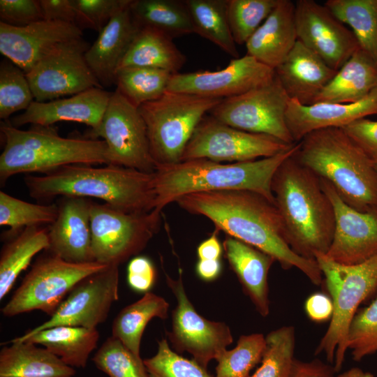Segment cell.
I'll list each match as a JSON object with an SVG mask.
<instances>
[{"label": "cell", "instance_id": "27", "mask_svg": "<svg viewBox=\"0 0 377 377\" xmlns=\"http://www.w3.org/2000/svg\"><path fill=\"white\" fill-rule=\"evenodd\" d=\"M138 30L128 6L111 19L86 52L87 63L103 87L114 84L117 70Z\"/></svg>", "mask_w": 377, "mask_h": 377}, {"label": "cell", "instance_id": "26", "mask_svg": "<svg viewBox=\"0 0 377 377\" xmlns=\"http://www.w3.org/2000/svg\"><path fill=\"white\" fill-rule=\"evenodd\" d=\"M225 257L244 293L263 317L269 313L268 274L275 259L269 254L227 235L223 242Z\"/></svg>", "mask_w": 377, "mask_h": 377}, {"label": "cell", "instance_id": "41", "mask_svg": "<svg viewBox=\"0 0 377 377\" xmlns=\"http://www.w3.org/2000/svg\"><path fill=\"white\" fill-rule=\"evenodd\" d=\"M279 0H227L228 22L236 44L245 45Z\"/></svg>", "mask_w": 377, "mask_h": 377}, {"label": "cell", "instance_id": "8", "mask_svg": "<svg viewBox=\"0 0 377 377\" xmlns=\"http://www.w3.org/2000/svg\"><path fill=\"white\" fill-rule=\"evenodd\" d=\"M221 100L166 91L158 99L138 108L156 167L181 161L197 126Z\"/></svg>", "mask_w": 377, "mask_h": 377}, {"label": "cell", "instance_id": "31", "mask_svg": "<svg viewBox=\"0 0 377 377\" xmlns=\"http://www.w3.org/2000/svg\"><path fill=\"white\" fill-rule=\"evenodd\" d=\"M186 61V56L175 45L173 39L154 29L140 28L117 71L126 67H149L175 74Z\"/></svg>", "mask_w": 377, "mask_h": 377}, {"label": "cell", "instance_id": "30", "mask_svg": "<svg viewBox=\"0 0 377 377\" xmlns=\"http://www.w3.org/2000/svg\"><path fill=\"white\" fill-rule=\"evenodd\" d=\"M0 351V377H73L75 370L45 348L10 341Z\"/></svg>", "mask_w": 377, "mask_h": 377}, {"label": "cell", "instance_id": "7", "mask_svg": "<svg viewBox=\"0 0 377 377\" xmlns=\"http://www.w3.org/2000/svg\"><path fill=\"white\" fill-rule=\"evenodd\" d=\"M315 259L334 304L332 317L315 354H324L338 372L348 350L350 323L360 304L377 290V254L353 265L337 263L323 253L316 254Z\"/></svg>", "mask_w": 377, "mask_h": 377}, {"label": "cell", "instance_id": "15", "mask_svg": "<svg viewBox=\"0 0 377 377\" xmlns=\"http://www.w3.org/2000/svg\"><path fill=\"white\" fill-rule=\"evenodd\" d=\"M182 273L179 267V278L175 280L164 270L167 285L177 301L168 336L176 351L188 352L207 369L209 362L216 360L232 343L233 337L227 324L209 320L197 312L185 292Z\"/></svg>", "mask_w": 377, "mask_h": 377}, {"label": "cell", "instance_id": "4", "mask_svg": "<svg viewBox=\"0 0 377 377\" xmlns=\"http://www.w3.org/2000/svg\"><path fill=\"white\" fill-rule=\"evenodd\" d=\"M298 147L297 142L276 155L251 161L223 163L198 158L158 165L154 172V209L162 212L169 203L186 194L221 191H253L274 204L272 177Z\"/></svg>", "mask_w": 377, "mask_h": 377}, {"label": "cell", "instance_id": "40", "mask_svg": "<svg viewBox=\"0 0 377 377\" xmlns=\"http://www.w3.org/2000/svg\"><path fill=\"white\" fill-rule=\"evenodd\" d=\"M265 348V337L254 333L242 335L236 346L226 350L218 358L215 377H249L260 362Z\"/></svg>", "mask_w": 377, "mask_h": 377}, {"label": "cell", "instance_id": "55", "mask_svg": "<svg viewBox=\"0 0 377 377\" xmlns=\"http://www.w3.org/2000/svg\"><path fill=\"white\" fill-rule=\"evenodd\" d=\"M334 377H374V375L368 371H364L358 367L351 368Z\"/></svg>", "mask_w": 377, "mask_h": 377}, {"label": "cell", "instance_id": "5", "mask_svg": "<svg viewBox=\"0 0 377 377\" xmlns=\"http://www.w3.org/2000/svg\"><path fill=\"white\" fill-rule=\"evenodd\" d=\"M295 157L329 182L351 207L377 213V172L374 163L342 128L314 131L299 142Z\"/></svg>", "mask_w": 377, "mask_h": 377}, {"label": "cell", "instance_id": "56", "mask_svg": "<svg viewBox=\"0 0 377 377\" xmlns=\"http://www.w3.org/2000/svg\"><path fill=\"white\" fill-rule=\"evenodd\" d=\"M374 167H375L376 171L377 172V163H374Z\"/></svg>", "mask_w": 377, "mask_h": 377}, {"label": "cell", "instance_id": "3", "mask_svg": "<svg viewBox=\"0 0 377 377\" xmlns=\"http://www.w3.org/2000/svg\"><path fill=\"white\" fill-rule=\"evenodd\" d=\"M24 183L29 195L38 200L96 198L126 212H148L155 207L154 172L112 164L67 165L41 176L28 175Z\"/></svg>", "mask_w": 377, "mask_h": 377}, {"label": "cell", "instance_id": "22", "mask_svg": "<svg viewBox=\"0 0 377 377\" xmlns=\"http://www.w3.org/2000/svg\"><path fill=\"white\" fill-rule=\"evenodd\" d=\"M112 92L91 88L67 98L38 102L34 101L22 114L14 117L12 124L52 126L59 121H74L96 128L103 118Z\"/></svg>", "mask_w": 377, "mask_h": 377}, {"label": "cell", "instance_id": "32", "mask_svg": "<svg viewBox=\"0 0 377 377\" xmlns=\"http://www.w3.org/2000/svg\"><path fill=\"white\" fill-rule=\"evenodd\" d=\"M0 254V300L9 293L32 258L49 247L48 229L41 226L24 228L3 239Z\"/></svg>", "mask_w": 377, "mask_h": 377}, {"label": "cell", "instance_id": "14", "mask_svg": "<svg viewBox=\"0 0 377 377\" xmlns=\"http://www.w3.org/2000/svg\"><path fill=\"white\" fill-rule=\"evenodd\" d=\"M90 47L82 37L53 47L26 73L34 99L46 102L91 88H103L85 59Z\"/></svg>", "mask_w": 377, "mask_h": 377}, {"label": "cell", "instance_id": "45", "mask_svg": "<svg viewBox=\"0 0 377 377\" xmlns=\"http://www.w3.org/2000/svg\"><path fill=\"white\" fill-rule=\"evenodd\" d=\"M347 341L355 361L377 353V295L357 311L349 326Z\"/></svg>", "mask_w": 377, "mask_h": 377}, {"label": "cell", "instance_id": "42", "mask_svg": "<svg viewBox=\"0 0 377 377\" xmlns=\"http://www.w3.org/2000/svg\"><path fill=\"white\" fill-rule=\"evenodd\" d=\"M34 97L26 73L7 58L0 63V118L4 121L13 113L26 110Z\"/></svg>", "mask_w": 377, "mask_h": 377}, {"label": "cell", "instance_id": "48", "mask_svg": "<svg viewBox=\"0 0 377 377\" xmlns=\"http://www.w3.org/2000/svg\"><path fill=\"white\" fill-rule=\"evenodd\" d=\"M342 128L374 163H377V120L362 118Z\"/></svg>", "mask_w": 377, "mask_h": 377}, {"label": "cell", "instance_id": "12", "mask_svg": "<svg viewBox=\"0 0 377 377\" xmlns=\"http://www.w3.org/2000/svg\"><path fill=\"white\" fill-rule=\"evenodd\" d=\"M88 136L103 139L108 164L154 172L145 122L138 108L117 90L112 92L99 126Z\"/></svg>", "mask_w": 377, "mask_h": 377}, {"label": "cell", "instance_id": "47", "mask_svg": "<svg viewBox=\"0 0 377 377\" xmlns=\"http://www.w3.org/2000/svg\"><path fill=\"white\" fill-rule=\"evenodd\" d=\"M44 20L39 0H1L0 22L22 27Z\"/></svg>", "mask_w": 377, "mask_h": 377}, {"label": "cell", "instance_id": "18", "mask_svg": "<svg viewBox=\"0 0 377 377\" xmlns=\"http://www.w3.org/2000/svg\"><path fill=\"white\" fill-rule=\"evenodd\" d=\"M295 20L297 40L336 71L360 48L352 31L314 0L295 2Z\"/></svg>", "mask_w": 377, "mask_h": 377}, {"label": "cell", "instance_id": "2", "mask_svg": "<svg viewBox=\"0 0 377 377\" xmlns=\"http://www.w3.org/2000/svg\"><path fill=\"white\" fill-rule=\"evenodd\" d=\"M294 154L276 170L271 189L289 246L300 256L316 260V255L325 254L331 244L334 210L320 177Z\"/></svg>", "mask_w": 377, "mask_h": 377}, {"label": "cell", "instance_id": "34", "mask_svg": "<svg viewBox=\"0 0 377 377\" xmlns=\"http://www.w3.org/2000/svg\"><path fill=\"white\" fill-rule=\"evenodd\" d=\"M169 304L163 297L147 292L119 312L112 323L111 336L140 357V341L147 325L154 318L166 319Z\"/></svg>", "mask_w": 377, "mask_h": 377}, {"label": "cell", "instance_id": "9", "mask_svg": "<svg viewBox=\"0 0 377 377\" xmlns=\"http://www.w3.org/2000/svg\"><path fill=\"white\" fill-rule=\"evenodd\" d=\"M161 212H126L108 204L92 202L90 211L94 261L118 266L136 256L158 232Z\"/></svg>", "mask_w": 377, "mask_h": 377}, {"label": "cell", "instance_id": "50", "mask_svg": "<svg viewBox=\"0 0 377 377\" xmlns=\"http://www.w3.org/2000/svg\"><path fill=\"white\" fill-rule=\"evenodd\" d=\"M44 20L72 24L83 30L82 15L73 0H39Z\"/></svg>", "mask_w": 377, "mask_h": 377}, {"label": "cell", "instance_id": "52", "mask_svg": "<svg viewBox=\"0 0 377 377\" xmlns=\"http://www.w3.org/2000/svg\"><path fill=\"white\" fill-rule=\"evenodd\" d=\"M334 367L318 359L304 362L295 358L289 377H334Z\"/></svg>", "mask_w": 377, "mask_h": 377}, {"label": "cell", "instance_id": "21", "mask_svg": "<svg viewBox=\"0 0 377 377\" xmlns=\"http://www.w3.org/2000/svg\"><path fill=\"white\" fill-rule=\"evenodd\" d=\"M92 202L82 197H61L57 219L47 228L49 247L45 251L70 263L95 262L90 224Z\"/></svg>", "mask_w": 377, "mask_h": 377}, {"label": "cell", "instance_id": "16", "mask_svg": "<svg viewBox=\"0 0 377 377\" xmlns=\"http://www.w3.org/2000/svg\"><path fill=\"white\" fill-rule=\"evenodd\" d=\"M118 290L119 267L107 266L78 282L47 321L26 333L58 325L96 329L118 300Z\"/></svg>", "mask_w": 377, "mask_h": 377}, {"label": "cell", "instance_id": "29", "mask_svg": "<svg viewBox=\"0 0 377 377\" xmlns=\"http://www.w3.org/2000/svg\"><path fill=\"white\" fill-rule=\"evenodd\" d=\"M99 332L96 329L58 325L33 334L25 333L10 341H28L41 345L74 368H84L90 354L96 348Z\"/></svg>", "mask_w": 377, "mask_h": 377}, {"label": "cell", "instance_id": "19", "mask_svg": "<svg viewBox=\"0 0 377 377\" xmlns=\"http://www.w3.org/2000/svg\"><path fill=\"white\" fill-rule=\"evenodd\" d=\"M320 182L335 214L333 238L325 255L345 265L359 264L376 256L377 213L360 212L351 207L329 182L322 179Z\"/></svg>", "mask_w": 377, "mask_h": 377}, {"label": "cell", "instance_id": "39", "mask_svg": "<svg viewBox=\"0 0 377 377\" xmlns=\"http://www.w3.org/2000/svg\"><path fill=\"white\" fill-rule=\"evenodd\" d=\"M295 332L283 326L265 337V348L260 366L249 377H289L295 360Z\"/></svg>", "mask_w": 377, "mask_h": 377}, {"label": "cell", "instance_id": "44", "mask_svg": "<svg viewBox=\"0 0 377 377\" xmlns=\"http://www.w3.org/2000/svg\"><path fill=\"white\" fill-rule=\"evenodd\" d=\"M143 362L149 377H213L193 359L171 350L165 339L158 341L156 353Z\"/></svg>", "mask_w": 377, "mask_h": 377}, {"label": "cell", "instance_id": "28", "mask_svg": "<svg viewBox=\"0 0 377 377\" xmlns=\"http://www.w3.org/2000/svg\"><path fill=\"white\" fill-rule=\"evenodd\" d=\"M377 87V62L359 48L337 71L316 97V103H355Z\"/></svg>", "mask_w": 377, "mask_h": 377}, {"label": "cell", "instance_id": "11", "mask_svg": "<svg viewBox=\"0 0 377 377\" xmlns=\"http://www.w3.org/2000/svg\"><path fill=\"white\" fill-rule=\"evenodd\" d=\"M290 98L276 75L269 83L239 96L222 99L209 114L232 127L295 142L286 114Z\"/></svg>", "mask_w": 377, "mask_h": 377}, {"label": "cell", "instance_id": "20", "mask_svg": "<svg viewBox=\"0 0 377 377\" xmlns=\"http://www.w3.org/2000/svg\"><path fill=\"white\" fill-rule=\"evenodd\" d=\"M75 25L43 20L22 27L0 22V52L25 73L58 44L82 37Z\"/></svg>", "mask_w": 377, "mask_h": 377}, {"label": "cell", "instance_id": "23", "mask_svg": "<svg viewBox=\"0 0 377 377\" xmlns=\"http://www.w3.org/2000/svg\"><path fill=\"white\" fill-rule=\"evenodd\" d=\"M372 114H377V87L365 98L350 103L303 105L297 100L290 99L286 119L295 142H299L314 131L343 128L357 119Z\"/></svg>", "mask_w": 377, "mask_h": 377}, {"label": "cell", "instance_id": "51", "mask_svg": "<svg viewBox=\"0 0 377 377\" xmlns=\"http://www.w3.org/2000/svg\"><path fill=\"white\" fill-rule=\"evenodd\" d=\"M304 310L311 321L321 323L331 320L334 304L330 295L323 293H315L306 298Z\"/></svg>", "mask_w": 377, "mask_h": 377}, {"label": "cell", "instance_id": "6", "mask_svg": "<svg viewBox=\"0 0 377 377\" xmlns=\"http://www.w3.org/2000/svg\"><path fill=\"white\" fill-rule=\"evenodd\" d=\"M4 147L0 156L1 184L21 173L46 174L71 164H108L103 140L64 138L52 126L32 125L27 130L1 121Z\"/></svg>", "mask_w": 377, "mask_h": 377}, {"label": "cell", "instance_id": "38", "mask_svg": "<svg viewBox=\"0 0 377 377\" xmlns=\"http://www.w3.org/2000/svg\"><path fill=\"white\" fill-rule=\"evenodd\" d=\"M57 203L40 205L28 202L0 191V225L10 229L3 234V239L24 228L52 224L57 219Z\"/></svg>", "mask_w": 377, "mask_h": 377}, {"label": "cell", "instance_id": "1", "mask_svg": "<svg viewBox=\"0 0 377 377\" xmlns=\"http://www.w3.org/2000/svg\"><path fill=\"white\" fill-rule=\"evenodd\" d=\"M186 212L204 216L216 229L272 256L283 269L297 268L316 286L323 281L314 260L295 253L287 243L276 205L249 191L198 192L176 201Z\"/></svg>", "mask_w": 377, "mask_h": 377}, {"label": "cell", "instance_id": "24", "mask_svg": "<svg viewBox=\"0 0 377 377\" xmlns=\"http://www.w3.org/2000/svg\"><path fill=\"white\" fill-rule=\"evenodd\" d=\"M275 72L290 99L311 105L337 71L297 40Z\"/></svg>", "mask_w": 377, "mask_h": 377}, {"label": "cell", "instance_id": "53", "mask_svg": "<svg viewBox=\"0 0 377 377\" xmlns=\"http://www.w3.org/2000/svg\"><path fill=\"white\" fill-rule=\"evenodd\" d=\"M214 232L207 239L201 242L197 248L198 260H220L223 248L217 237V232Z\"/></svg>", "mask_w": 377, "mask_h": 377}, {"label": "cell", "instance_id": "54", "mask_svg": "<svg viewBox=\"0 0 377 377\" xmlns=\"http://www.w3.org/2000/svg\"><path fill=\"white\" fill-rule=\"evenodd\" d=\"M221 269V260H198L195 267L198 277L205 281L216 279Z\"/></svg>", "mask_w": 377, "mask_h": 377}, {"label": "cell", "instance_id": "10", "mask_svg": "<svg viewBox=\"0 0 377 377\" xmlns=\"http://www.w3.org/2000/svg\"><path fill=\"white\" fill-rule=\"evenodd\" d=\"M105 267L96 262L70 263L45 251L1 311L4 316L12 317L39 310L52 316L78 282Z\"/></svg>", "mask_w": 377, "mask_h": 377}, {"label": "cell", "instance_id": "35", "mask_svg": "<svg viewBox=\"0 0 377 377\" xmlns=\"http://www.w3.org/2000/svg\"><path fill=\"white\" fill-rule=\"evenodd\" d=\"M193 33L209 40L233 59L239 52L227 13V0H184Z\"/></svg>", "mask_w": 377, "mask_h": 377}, {"label": "cell", "instance_id": "33", "mask_svg": "<svg viewBox=\"0 0 377 377\" xmlns=\"http://www.w3.org/2000/svg\"><path fill=\"white\" fill-rule=\"evenodd\" d=\"M129 12L138 29H152L172 39L193 33L184 0H132Z\"/></svg>", "mask_w": 377, "mask_h": 377}, {"label": "cell", "instance_id": "13", "mask_svg": "<svg viewBox=\"0 0 377 377\" xmlns=\"http://www.w3.org/2000/svg\"><path fill=\"white\" fill-rule=\"evenodd\" d=\"M294 145L267 135L237 129L207 114L194 131L181 161L198 158L219 163L251 161L273 156Z\"/></svg>", "mask_w": 377, "mask_h": 377}, {"label": "cell", "instance_id": "46", "mask_svg": "<svg viewBox=\"0 0 377 377\" xmlns=\"http://www.w3.org/2000/svg\"><path fill=\"white\" fill-rule=\"evenodd\" d=\"M132 0H73L82 15L83 29L98 33L121 10L128 8Z\"/></svg>", "mask_w": 377, "mask_h": 377}, {"label": "cell", "instance_id": "37", "mask_svg": "<svg viewBox=\"0 0 377 377\" xmlns=\"http://www.w3.org/2000/svg\"><path fill=\"white\" fill-rule=\"evenodd\" d=\"M172 73L149 67H126L116 72L117 90L136 108L160 98L168 89Z\"/></svg>", "mask_w": 377, "mask_h": 377}, {"label": "cell", "instance_id": "36", "mask_svg": "<svg viewBox=\"0 0 377 377\" xmlns=\"http://www.w3.org/2000/svg\"><path fill=\"white\" fill-rule=\"evenodd\" d=\"M324 5L351 28L360 47L377 62V0H327Z\"/></svg>", "mask_w": 377, "mask_h": 377}, {"label": "cell", "instance_id": "17", "mask_svg": "<svg viewBox=\"0 0 377 377\" xmlns=\"http://www.w3.org/2000/svg\"><path fill=\"white\" fill-rule=\"evenodd\" d=\"M275 76L274 69L246 54L221 70L172 74L167 91L224 99L266 84Z\"/></svg>", "mask_w": 377, "mask_h": 377}, {"label": "cell", "instance_id": "25", "mask_svg": "<svg viewBox=\"0 0 377 377\" xmlns=\"http://www.w3.org/2000/svg\"><path fill=\"white\" fill-rule=\"evenodd\" d=\"M297 41L295 2L279 0L245 45L247 54L275 70Z\"/></svg>", "mask_w": 377, "mask_h": 377}, {"label": "cell", "instance_id": "49", "mask_svg": "<svg viewBox=\"0 0 377 377\" xmlns=\"http://www.w3.org/2000/svg\"><path fill=\"white\" fill-rule=\"evenodd\" d=\"M156 277L151 260L143 256L133 258L127 266V281L135 291L147 293L154 286Z\"/></svg>", "mask_w": 377, "mask_h": 377}, {"label": "cell", "instance_id": "43", "mask_svg": "<svg viewBox=\"0 0 377 377\" xmlns=\"http://www.w3.org/2000/svg\"><path fill=\"white\" fill-rule=\"evenodd\" d=\"M91 360L109 377H149L143 360L112 336L103 342Z\"/></svg>", "mask_w": 377, "mask_h": 377}]
</instances>
